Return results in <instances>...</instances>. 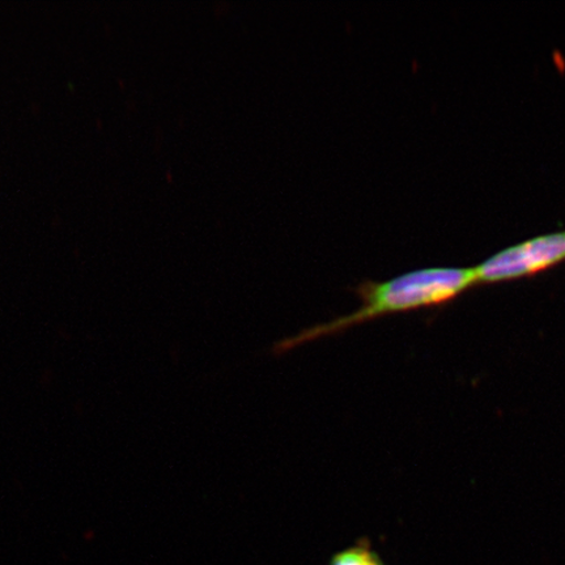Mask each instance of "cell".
<instances>
[{"mask_svg": "<svg viewBox=\"0 0 565 565\" xmlns=\"http://www.w3.org/2000/svg\"><path fill=\"white\" fill-rule=\"evenodd\" d=\"M565 260V230L526 239L493 254L476 267L478 282L530 277Z\"/></svg>", "mask_w": 565, "mask_h": 565, "instance_id": "2", "label": "cell"}, {"mask_svg": "<svg viewBox=\"0 0 565 565\" xmlns=\"http://www.w3.org/2000/svg\"><path fill=\"white\" fill-rule=\"evenodd\" d=\"M329 565H385L381 557L373 551L369 541L364 540L350 546L331 557Z\"/></svg>", "mask_w": 565, "mask_h": 565, "instance_id": "3", "label": "cell"}, {"mask_svg": "<svg viewBox=\"0 0 565 565\" xmlns=\"http://www.w3.org/2000/svg\"><path fill=\"white\" fill-rule=\"evenodd\" d=\"M478 285L475 268L430 267L398 275L385 281L364 280L353 288L360 300L355 312L317 324L275 345L286 352L317 339L342 333L377 318L441 306Z\"/></svg>", "mask_w": 565, "mask_h": 565, "instance_id": "1", "label": "cell"}]
</instances>
